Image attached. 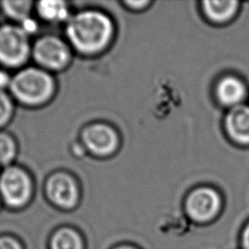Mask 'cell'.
Masks as SVG:
<instances>
[{"label":"cell","instance_id":"cell-12","mask_svg":"<svg viewBox=\"0 0 249 249\" xmlns=\"http://www.w3.org/2000/svg\"><path fill=\"white\" fill-rule=\"evenodd\" d=\"M238 3L228 0H212L203 2L206 16L213 21L223 22L230 19L236 12Z\"/></svg>","mask_w":249,"mask_h":249},{"label":"cell","instance_id":"cell-5","mask_svg":"<svg viewBox=\"0 0 249 249\" xmlns=\"http://www.w3.org/2000/svg\"><path fill=\"white\" fill-rule=\"evenodd\" d=\"M221 208V198L216 191L203 187L195 190L187 198L186 211L189 217L197 223L212 221Z\"/></svg>","mask_w":249,"mask_h":249},{"label":"cell","instance_id":"cell-1","mask_svg":"<svg viewBox=\"0 0 249 249\" xmlns=\"http://www.w3.org/2000/svg\"><path fill=\"white\" fill-rule=\"evenodd\" d=\"M113 25L110 18L97 11H83L69 18L66 35L76 50L83 53H94L110 41Z\"/></svg>","mask_w":249,"mask_h":249},{"label":"cell","instance_id":"cell-9","mask_svg":"<svg viewBox=\"0 0 249 249\" xmlns=\"http://www.w3.org/2000/svg\"><path fill=\"white\" fill-rule=\"evenodd\" d=\"M47 249H87V241L76 228L61 226L49 235Z\"/></svg>","mask_w":249,"mask_h":249},{"label":"cell","instance_id":"cell-22","mask_svg":"<svg viewBox=\"0 0 249 249\" xmlns=\"http://www.w3.org/2000/svg\"><path fill=\"white\" fill-rule=\"evenodd\" d=\"M111 249H139V248L134 245H131V244L124 243V244H118V245L112 247Z\"/></svg>","mask_w":249,"mask_h":249},{"label":"cell","instance_id":"cell-21","mask_svg":"<svg viewBox=\"0 0 249 249\" xmlns=\"http://www.w3.org/2000/svg\"><path fill=\"white\" fill-rule=\"evenodd\" d=\"M148 4H149L148 1H128L127 2V5L130 6L131 8H134V9L142 8V7H144Z\"/></svg>","mask_w":249,"mask_h":249},{"label":"cell","instance_id":"cell-15","mask_svg":"<svg viewBox=\"0 0 249 249\" xmlns=\"http://www.w3.org/2000/svg\"><path fill=\"white\" fill-rule=\"evenodd\" d=\"M16 154V145L6 133H0V164L9 163Z\"/></svg>","mask_w":249,"mask_h":249},{"label":"cell","instance_id":"cell-11","mask_svg":"<svg viewBox=\"0 0 249 249\" xmlns=\"http://www.w3.org/2000/svg\"><path fill=\"white\" fill-rule=\"evenodd\" d=\"M245 87L240 80L234 77H226L217 86V96L219 100L229 106L240 105V101L245 97Z\"/></svg>","mask_w":249,"mask_h":249},{"label":"cell","instance_id":"cell-23","mask_svg":"<svg viewBox=\"0 0 249 249\" xmlns=\"http://www.w3.org/2000/svg\"><path fill=\"white\" fill-rule=\"evenodd\" d=\"M0 207H1V203H0Z\"/></svg>","mask_w":249,"mask_h":249},{"label":"cell","instance_id":"cell-13","mask_svg":"<svg viewBox=\"0 0 249 249\" xmlns=\"http://www.w3.org/2000/svg\"><path fill=\"white\" fill-rule=\"evenodd\" d=\"M40 17L49 21H62L68 18V8L62 1H41L37 4Z\"/></svg>","mask_w":249,"mask_h":249},{"label":"cell","instance_id":"cell-10","mask_svg":"<svg viewBox=\"0 0 249 249\" xmlns=\"http://www.w3.org/2000/svg\"><path fill=\"white\" fill-rule=\"evenodd\" d=\"M226 127L232 139L249 144V106L233 107L226 118Z\"/></svg>","mask_w":249,"mask_h":249},{"label":"cell","instance_id":"cell-3","mask_svg":"<svg viewBox=\"0 0 249 249\" xmlns=\"http://www.w3.org/2000/svg\"><path fill=\"white\" fill-rule=\"evenodd\" d=\"M31 194V181L25 171L15 166L3 171L0 176V195L9 207H23L30 199Z\"/></svg>","mask_w":249,"mask_h":249},{"label":"cell","instance_id":"cell-14","mask_svg":"<svg viewBox=\"0 0 249 249\" xmlns=\"http://www.w3.org/2000/svg\"><path fill=\"white\" fill-rule=\"evenodd\" d=\"M31 4L30 1H4L2 8L8 17L21 22L29 18Z\"/></svg>","mask_w":249,"mask_h":249},{"label":"cell","instance_id":"cell-17","mask_svg":"<svg viewBox=\"0 0 249 249\" xmlns=\"http://www.w3.org/2000/svg\"><path fill=\"white\" fill-rule=\"evenodd\" d=\"M12 102L7 94L0 90V125L4 124L11 117Z\"/></svg>","mask_w":249,"mask_h":249},{"label":"cell","instance_id":"cell-20","mask_svg":"<svg viewBox=\"0 0 249 249\" xmlns=\"http://www.w3.org/2000/svg\"><path fill=\"white\" fill-rule=\"evenodd\" d=\"M11 78L10 76L4 72V71H1L0 70V90L6 87H10V84H11Z\"/></svg>","mask_w":249,"mask_h":249},{"label":"cell","instance_id":"cell-19","mask_svg":"<svg viewBox=\"0 0 249 249\" xmlns=\"http://www.w3.org/2000/svg\"><path fill=\"white\" fill-rule=\"evenodd\" d=\"M241 249H249V222L244 226L240 235Z\"/></svg>","mask_w":249,"mask_h":249},{"label":"cell","instance_id":"cell-8","mask_svg":"<svg viewBox=\"0 0 249 249\" xmlns=\"http://www.w3.org/2000/svg\"><path fill=\"white\" fill-rule=\"evenodd\" d=\"M87 148L97 156L111 154L118 145V136L107 124H95L88 126L83 133Z\"/></svg>","mask_w":249,"mask_h":249},{"label":"cell","instance_id":"cell-6","mask_svg":"<svg viewBox=\"0 0 249 249\" xmlns=\"http://www.w3.org/2000/svg\"><path fill=\"white\" fill-rule=\"evenodd\" d=\"M46 193L49 200L62 210H71L79 200V191L74 179L62 172L49 178Z\"/></svg>","mask_w":249,"mask_h":249},{"label":"cell","instance_id":"cell-18","mask_svg":"<svg viewBox=\"0 0 249 249\" xmlns=\"http://www.w3.org/2000/svg\"><path fill=\"white\" fill-rule=\"evenodd\" d=\"M19 27L28 35V34H31V33H35L37 31L38 25H37V22L34 19H32L30 18H25L24 20H22L20 22Z\"/></svg>","mask_w":249,"mask_h":249},{"label":"cell","instance_id":"cell-2","mask_svg":"<svg viewBox=\"0 0 249 249\" xmlns=\"http://www.w3.org/2000/svg\"><path fill=\"white\" fill-rule=\"evenodd\" d=\"M13 94L26 104H38L47 100L53 90V82L49 74L36 68H26L18 72L11 80Z\"/></svg>","mask_w":249,"mask_h":249},{"label":"cell","instance_id":"cell-4","mask_svg":"<svg viewBox=\"0 0 249 249\" xmlns=\"http://www.w3.org/2000/svg\"><path fill=\"white\" fill-rule=\"evenodd\" d=\"M28 53V35L19 26L0 27V62L8 66H18L24 62Z\"/></svg>","mask_w":249,"mask_h":249},{"label":"cell","instance_id":"cell-16","mask_svg":"<svg viewBox=\"0 0 249 249\" xmlns=\"http://www.w3.org/2000/svg\"><path fill=\"white\" fill-rule=\"evenodd\" d=\"M0 249H26L24 242L12 233H0Z\"/></svg>","mask_w":249,"mask_h":249},{"label":"cell","instance_id":"cell-7","mask_svg":"<svg viewBox=\"0 0 249 249\" xmlns=\"http://www.w3.org/2000/svg\"><path fill=\"white\" fill-rule=\"evenodd\" d=\"M33 55L38 63L44 67L59 69L67 62L69 52L60 39L53 36H45L35 43Z\"/></svg>","mask_w":249,"mask_h":249}]
</instances>
